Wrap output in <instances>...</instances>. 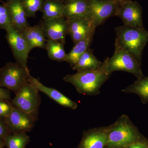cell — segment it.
Listing matches in <instances>:
<instances>
[{"label":"cell","mask_w":148,"mask_h":148,"mask_svg":"<svg viewBox=\"0 0 148 148\" xmlns=\"http://www.w3.org/2000/svg\"><path fill=\"white\" fill-rule=\"evenodd\" d=\"M95 33V32H92L76 43L72 50L69 53H66L64 61L73 67L80 57L90 48Z\"/></svg>","instance_id":"obj_18"},{"label":"cell","mask_w":148,"mask_h":148,"mask_svg":"<svg viewBox=\"0 0 148 148\" xmlns=\"http://www.w3.org/2000/svg\"><path fill=\"white\" fill-rule=\"evenodd\" d=\"M110 125L88 130L84 132L79 148H105Z\"/></svg>","instance_id":"obj_12"},{"label":"cell","mask_w":148,"mask_h":148,"mask_svg":"<svg viewBox=\"0 0 148 148\" xmlns=\"http://www.w3.org/2000/svg\"><path fill=\"white\" fill-rule=\"evenodd\" d=\"M28 137L23 133L13 135L8 138V145L9 148H24L28 142Z\"/></svg>","instance_id":"obj_25"},{"label":"cell","mask_w":148,"mask_h":148,"mask_svg":"<svg viewBox=\"0 0 148 148\" xmlns=\"http://www.w3.org/2000/svg\"><path fill=\"white\" fill-rule=\"evenodd\" d=\"M59 1H62V2H64L65 1H66V0H59Z\"/></svg>","instance_id":"obj_33"},{"label":"cell","mask_w":148,"mask_h":148,"mask_svg":"<svg viewBox=\"0 0 148 148\" xmlns=\"http://www.w3.org/2000/svg\"><path fill=\"white\" fill-rule=\"evenodd\" d=\"M40 24L46 38L65 44L66 36L68 34V23L65 17L43 19Z\"/></svg>","instance_id":"obj_10"},{"label":"cell","mask_w":148,"mask_h":148,"mask_svg":"<svg viewBox=\"0 0 148 148\" xmlns=\"http://www.w3.org/2000/svg\"><path fill=\"white\" fill-rule=\"evenodd\" d=\"M29 70L16 63H8L0 70V86L17 93L29 82Z\"/></svg>","instance_id":"obj_5"},{"label":"cell","mask_w":148,"mask_h":148,"mask_svg":"<svg viewBox=\"0 0 148 148\" xmlns=\"http://www.w3.org/2000/svg\"><path fill=\"white\" fill-rule=\"evenodd\" d=\"M14 27L11 16L8 8L5 4H0V29L6 30Z\"/></svg>","instance_id":"obj_24"},{"label":"cell","mask_w":148,"mask_h":148,"mask_svg":"<svg viewBox=\"0 0 148 148\" xmlns=\"http://www.w3.org/2000/svg\"><path fill=\"white\" fill-rule=\"evenodd\" d=\"M5 4L10 11L14 28L22 32L29 27L28 17L21 0H12Z\"/></svg>","instance_id":"obj_15"},{"label":"cell","mask_w":148,"mask_h":148,"mask_svg":"<svg viewBox=\"0 0 148 148\" xmlns=\"http://www.w3.org/2000/svg\"><path fill=\"white\" fill-rule=\"evenodd\" d=\"M127 93H134L140 97L141 102L145 104L148 102V75L138 79L132 84L122 90Z\"/></svg>","instance_id":"obj_21"},{"label":"cell","mask_w":148,"mask_h":148,"mask_svg":"<svg viewBox=\"0 0 148 148\" xmlns=\"http://www.w3.org/2000/svg\"><path fill=\"white\" fill-rule=\"evenodd\" d=\"M39 91L29 81L16 93L12 103L16 108L34 117V114L39 107Z\"/></svg>","instance_id":"obj_7"},{"label":"cell","mask_w":148,"mask_h":148,"mask_svg":"<svg viewBox=\"0 0 148 148\" xmlns=\"http://www.w3.org/2000/svg\"><path fill=\"white\" fill-rule=\"evenodd\" d=\"M21 33L31 50L35 48H45L47 39L40 24L32 27L29 26Z\"/></svg>","instance_id":"obj_17"},{"label":"cell","mask_w":148,"mask_h":148,"mask_svg":"<svg viewBox=\"0 0 148 148\" xmlns=\"http://www.w3.org/2000/svg\"><path fill=\"white\" fill-rule=\"evenodd\" d=\"M111 75L100 67L95 70L78 71L66 75L63 79L74 86L79 93L93 96L100 94L101 87Z\"/></svg>","instance_id":"obj_1"},{"label":"cell","mask_w":148,"mask_h":148,"mask_svg":"<svg viewBox=\"0 0 148 148\" xmlns=\"http://www.w3.org/2000/svg\"><path fill=\"white\" fill-rule=\"evenodd\" d=\"M100 1H113V0H100Z\"/></svg>","instance_id":"obj_32"},{"label":"cell","mask_w":148,"mask_h":148,"mask_svg":"<svg viewBox=\"0 0 148 148\" xmlns=\"http://www.w3.org/2000/svg\"><path fill=\"white\" fill-rule=\"evenodd\" d=\"M115 1L119 3H121L125 2L130 1L132 0H115Z\"/></svg>","instance_id":"obj_30"},{"label":"cell","mask_w":148,"mask_h":148,"mask_svg":"<svg viewBox=\"0 0 148 148\" xmlns=\"http://www.w3.org/2000/svg\"><path fill=\"white\" fill-rule=\"evenodd\" d=\"M10 98V95L8 92L5 89L0 87V101L6 100Z\"/></svg>","instance_id":"obj_28"},{"label":"cell","mask_w":148,"mask_h":148,"mask_svg":"<svg viewBox=\"0 0 148 148\" xmlns=\"http://www.w3.org/2000/svg\"><path fill=\"white\" fill-rule=\"evenodd\" d=\"M12 108L6 103L0 101V116H8Z\"/></svg>","instance_id":"obj_26"},{"label":"cell","mask_w":148,"mask_h":148,"mask_svg":"<svg viewBox=\"0 0 148 148\" xmlns=\"http://www.w3.org/2000/svg\"><path fill=\"white\" fill-rule=\"evenodd\" d=\"M141 66L137 60L122 48L115 46L113 55L102 62L100 68L109 74L116 71L127 72L138 79L144 77Z\"/></svg>","instance_id":"obj_4"},{"label":"cell","mask_w":148,"mask_h":148,"mask_svg":"<svg viewBox=\"0 0 148 148\" xmlns=\"http://www.w3.org/2000/svg\"><path fill=\"white\" fill-rule=\"evenodd\" d=\"M143 14L140 4L131 1L119 3L115 16L119 17L125 26L143 29Z\"/></svg>","instance_id":"obj_9"},{"label":"cell","mask_w":148,"mask_h":148,"mask_svg":"<svg viewBox=\"0 0 148 148\" xmlns=\"http://www.w3.org/2000/svg\"><path fill=\"white\" fill-rule=\"evenodd\" d=\"M6 1L7 2H9L11 1H12V0H6Z\"/></svg>","instance_id":"obj_31"},{"label":"cell","mask_w":148,"mask_h":148,"mask_svg":"<svg viewBox=\"0 0 148 148\" xmlns=\"http://www.w3.org/2000/svg\"><path fill=\"white\" fill-rule=\"evenodd\" d=\"M64 3L59 0H44L40 11L43 19H50L64 16Z\"/></svg>","instance_id":"obj_20"},{"label":"cell","mask_w":148,"mask_h":148,"mask_svg":"<svg viewBox=\"0 0 148 148\" xmlns=\"http://www.w3.org/2000/svg\"><path fill=\"white\" fill-rule=\"evenodd\" d=\"M68 26V34L70 35L74 44L84 38L96 28L92 22L86 18H66Z\"/></svg>","instance_id":"obj_11"},{"label":"cell","mask_w":148,"mask_h":148,"mask_svg":"<svg viewBox=\"0 0 148 148\" xmlns=\"http://www.w3.org/2000/svg\"><path fill=\"white\" fill-rule=\"evenodd\" d=\"M88 10L86 18L95 28L103 24L108 18L115 16L119 5V3L115 0H88Z\"/></svg>","instance_id":"obj_6"},{"label":"cell","mask_w":148,"mask_h":148,"mask_svg":"<svg viewBox=\"0 0 148 148\" xmlns=\"http://www.w3.org/2000/svg\"><path fill=\"white\" fill-rule=\"evenodd\" d=\"M5 131V127L4 125L0 121V136L3 135Z\"/></svg>","instance_id":"obj_29"},{"label":"cell","mask_w":148,"mask_h":148,"mask_svg":"<svg viewBox=\"0 0 148 148\" xmlns=\"http://www.w3.org/2000/svg\"><path fill=\"white\" fill-rule=\"evenodd\" d=\"M27 17H35L36 13L40 11L44 0H21Z\"/></svg>","instance_id":"obj_23"},{"label":"cell","mask_w":148,"mask_h":148,"mask_svg":"<svg viewBox=\"0 0 148 148\" xmlns=\"http://www.w3.org/2000/svg\"><path fill=\"white\" fill-rule=\"evenodd\" d=\"M125 148H148V142L145 140H140L132 143Z\"/></svg>","instance_id":"obj_27"},{"label":"cell","mask_w":148,"mask_h":148,"mask_svg":"<svg viewBox=\"0 0 148 148\" xmlns=\"http://www.w3.org/2000/svg\"><path fill=\"white\" fill-rule=\"evenodd\" d=\"M64 5V16L65 18L87 17L88 0H66Z\"/></svg>","instance_id":"obj_16"},{"label":"cell","mask_w":148,"mask_h":148,"mask_svg":"<svg viewBox=\"0 0 148 148\" xmlns=\"http://www.w3.org/2000/svg\"><path fill=\"white\" fill-rule=\"evenodd\" d=\"M115 46L122 48L142 65L143 50L148 42V32L123 25L115 28Z\"/></svg>","instance_id":"obj_2"},{"label":"cell","mask_w":148,"mask_h":148,"mask_svg":"<svg viewBox=\"0 0 148 148\" xmlns=\"http://www.w3.org/2000/svg\"><path fill=\"white\" fill-rule=\"evenodd\" d=\"M64 44L51 40H47L45 48L48 56L51 60L62 62L65 61L66 53L64 47Z\"/></svg>","instance_id":"obj_22"},{"label":"cell","mask_w":148,"mask_h":148,"mask_svg":"<svg viewBox=\"0 0 148 148\" xmlns=\"http://www.w3.org/2000/svg\"><path fill=\"white\" fill-rule=\"evenodd\" d=\"M102 62L94 56L93 51L90 48L80 57L72 69L74 71L93 70L99 69Z\"/></svg>","instance_id":"obj_19"},{"label":"cell","mask_w":148,"mask_h":148,"mask_svg":"<svg viewBox=\"0 0 148 148\" xmlns=\"http://www.w3.org/2000/svg\"><path fill=\"white\" fill-rule=\"evenodd\" d=\"M29 81L39 91L45 93L49 98L54 100L61 106L73 110H76L77 108V104L75 101H72L56 89L44 85L37 79L32 77L31 75L29 76Z\"/></svg>","instance_id":"obj_13"},{"label":"cell","mask_w":148,"mask_h":148,"mask_svg":"<svg viewBox=\"0 0 148 148\" xmlns=\"http://www.w3.org/2000/svg\"><path fill=\"white\" fill-rule=\"evenodd\" d=\"M7 117L10 125L17 131H27L34 125V117L17 108L12 109Z\"/></svg>","instance_id":"obj_14"},{"label":"cell","mask_w":148,"mask_h":148,"mask_svg":"<svg viewBox=\"0 0 148 148\" xmlns=\"http://www.w3.org/2000/svg\"><path fill=\"white\" fill-rule=\"evenodd\" d=\"M144 140L129 117L123 114L110 125L105 148H125L132 143Z\"/></svg>","instance_id":"obj_3"},{"label":"cell","mask_w":148,"mask_h":148,"mask_svg":"<svg viewBox=\"0 0 148 148\" xmlns=\"http://www.w3.org/2000/svg\"><path fill=\"white\" fill-rule=\"evenodd\" d=\"M5 31L7 40L16 62L29 70L27 61L31 49L22 33L14 27H10Z\"/></svg>","instance_id":"obj_8"}]
</instances>
